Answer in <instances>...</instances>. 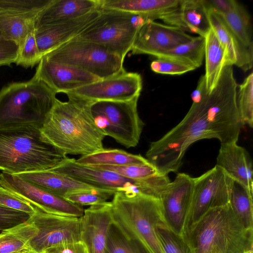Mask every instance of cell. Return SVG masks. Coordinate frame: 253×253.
<instances>
[{
    "instance_id": "52a82bcc",
    "label": "cell",
    "mask_w": 253,
    "mask_h": 253,
    "mask_svg": "<svg viewBox=\"0 0 253 253\" xmlns=\"http://www.w3.org/2000/svg\"><path fill=\"white\" fill-rule=\"evenodd\" d=\"M148 21L141 15L100 8L99 16L75 38L102 45L125 59L139 29Z\"/></svg>"
},
{
    "instance_id": "3957f363",
    "label": "cell",
    "mask_w": 253,
    "mask_h": 253,
    "mask_svg": "<svg viewBox=\"0 0 253 253\" xmlns=\"http://www.w3.org/2000/svg\"><path fill=\"white\" fill-rule=\"evenodd\" d=\"M67 155L42 135L41 128L24 126L0 129V170L13 174L49 170Z\"/></svg>"
},
{
    "instance_id": "603a6c76",
    "label": "cell",
    "mask_w": 253,
    "mask_h": 253,
    "mask_svg": "<svg viewBox=\"0 0 253 253\" xmlns=\"http://www.w3.org/2000/svg\"><path fill=\"white\" fill-rule=\"evenodd\" d=\"M100 8V0H52L37 14L34 30L78 18Z\"/></svg>"
},
{
    "instance_id": "d4e9b609",
    "label": "cell",
    "mask_w": 253,
    "mask_h": 253,
    "mask_svg": "<svg viewBox=\"0 0 253 253\" xmlns=\"http://www.w3.org/2000/svg\"><path fill=\"white\" fill-rule=\"evenodd\" d=\"M100 8L141 15L151 21L162 19L176 10L181 0H100Z\"/></svg>"
},
{
    "instance_id": "5b68a950",
    "label": "cell",
    "mask_w": 253,
    "mask_h": 253,
    "mask_svg": "<svg viewBox=\"0 0 253 253\" xmlns=\"http://www.w3.org/2000/svg\"><path fill=\"white\" fill-rule=\"evenodd\" d=\"M111 203L113 222L126 237L149 253H165L156 232L158 225L165 222L158 198L117 191Z\"/></svg>"
},
{
    "instance_id": "e575fe53",
    "label": "cell",
    "mask_w": 253,
    "mask_h": 253,
    "mask_svg": "<svg viewBox=\"0 0 253 253\" xmlns=\"http://www.w3.org/2000/svg\"><path fill=\"white\" fill-rule=\"evenodd\" d=\"M156 232L165 253H193L185 238L170 229L165 222L158 225Z\"/></svg>"
},
{
    "instance_id": "277c9868",
    "label": "cell",
    "mask_w": 253,
    "mask_h": 253,
    "mask_svg": "<svg viewBox=\"0 0 253 253\" xmlns=\"http://www.w3.org/2000/svg\"><path fill=\"white\" fill-rule=\"evenodd\" d=\"M183 236L193 253L253 250V229L244 227L229 204L208 211Z\"/></svg>"
},
{
    "instance_id": "4fadbf2b",
    "label": "cell",
    "mask_w": 253,
    "mask_h": 253,
    "mask_svg": "<svg viewBox=\"0 0 253 253\" xmlns=\"http://www.w3.org/2000/svg\"><path fill=\"white\" fill-rule=\"evenodd\" d=\"M97 188L127 193H140L143 179H131L113 171L100 169L78 163L67 157L51 170Z\"/></svg>"
},
{
    "instance_id": "60d3db41",
    "label": "cell",
    "mask_w": 253,
    "mask_h": 253,
    "mask_svg": "<svg viewBox=\"0 0 253 253\" xmlns=\"http://www.w3.org/2000/svg\"><path fill=\"white\" fill-rule=\"evenodd\" d=\"M32 214L0 205V230H7L26 223Z\"/></svg>"
},
{
    "instance_id": "ac0fdd59",
    "label": "cell",
    "mask_w": 253,
    "mask_h": 253,
    "mask_svg": "<svg viewBox=\"0 0 253 253\" xmlns=\"http://www.w3.org/2000/svg\"><path fill=\"white\" fill-rule=\"evenodd\" d=\"M113 222L111 202L90 206L80 217L81 241L88 253H104Z\"/></svg>"
},
{
    "instance_id": "e0dca14e",
    "label": "cell",
    "mask_w": 253,
    "mask_h": 253,
    "mask_svg": "<svg viewBox=\"0 0 253 253\" xmlns=\"http://www.w3.org/2000/svg\"><path fill=\"white\" fill-rule=\"evenodd\" d=\"M56 93H67L101 79L74 66L58 63L42 57L34 76Z\"/></svg>"
},
{
    "instance_id": "c3c4849f",
    "label": "cell",
    "mask_w": 253,
    "mask_h": 253,
    "mask_svg": "<svg viewBox=\"0 0 253 253\" xmlns=\"http://www.w3.org/2000/svg\"><path fill=\"white\" fill-rule=\"evenodd\" d=\"M0 178H1V172H0Z\"/></svg>"
},
{
    "instance_id": "ffe728a7",
    "label": "cell",
    "mask_w": 253,
    "mask_h": 253,
    "mask_svg": "<svg viewBox=\"0 0 253 253\" xmlns=\"http://www.w3.org/2000/svg\"><path fill=\"white\" fill-rule=\"evenodd\" d=\"M208 11L211 29L224 49L226 65H235L244 72L250 70L253 64V51L238 40L220 15L210 9Z\"/></svg>"
},
{
    "instance_id": "bcb514c9",
    "label": "cell",
    "mask_w": 253,
    "mask_h": 253,
    "mask_svg": "<svg viewBox=\"0 0 253 253\" xmlns=\"http://www.w3.org/2000/svg\"><path fill=\"white\" fill-rule=\"evenodd\" d=\"M22 253H36L30 250H27L22 252Z\"/></svg>"
},
{
    "instance_id": "7402d4cb",
    "label": "cell",
    "mask_w": 253,
    "mask_h": 253,
    "mask_svg": "<svg viewBox=\"0 0 253 253\" xmlns=\"http://www.w3.org/2000/svg\"><path fill=\"white\" fill-rule=\"evenodd\" d=\"M162 20L167 25L203 37L211 29L204 0H181L178 8Z\"/></svg>"
},
{
    "instance_id": "ee69618b",
    "label": "cell",
    "mask_w": 253,
    "mask_h": 253,
    "mask_svg": "<svg viewBox=\"0 0 253 253\" xmlns=\"http://www.w3.org/2000/svg\"><path fill=\"white\" fill-rule=\"evenodd\" d=\"M43 253H88L81 241L64 243L46 249Z\"/></svg>"
},
{
    "instance_id": "1f68e13d",
    "label": "cell",
    "mask_w": 253,
    "mask_h": 253,
    "mask_svg": "<svg viewBox=\"0 0 253 253\" xmlns=\"http://www.w3.org/2000/svg\"><path fill=\"white\" fill-rule=\"evenodd\" d=\"M205 38L201 36L194 37L186 43L165 51L156 58H168L178 60L194 66L200 67L204 58Z\"/></svg>"
},
{
    "instance_id": "6da1fadb",
    "label": "cell",
    "mask_w": 253,
    "mask_h": 253,
    "mask_svg": "<svg viewBox=\"0 0 253 253\" xmlns=\"http://www.w3.org/2000/svg\"><path fill=\"white\" fill-rule=\"evenodd\" d=\"M209 93L206 90L177 125L151 142L146 159L160 173L176 172L188 148L200 140L215 138L220 143L237 142L244 125L240 117L214 110L209 103Z\"/></svg>"
},
{
    "instance_id": "8d00e7d4",
    "label": "cell",
    "mask_w": 253,
    "mask_h": 253,
    "mask_svg": "<svg viewBox=\"0 0 253 253\" xmlns=\"http://www.w3.org/2000/svg\"><path fill=\"white\" fill-rule=\"evenodd\" d=\"M116 191L108 189L84 191L66 195L64 198L79 206H93L105 203Z\"/></svg>"
},
{
    "instance_id": "74e56055",
    "label": "cell",
    "mask_w": 253,
    "mask_h": 253,
    "mask_svg": "<svg viewBox=\"0 0 253 253\" xmlns=\"http://www.w3.org/2000/svg\"><path fill=\"white\" fill-rule=\"evenodd\" d=\"M42 56L37 46L34 30L30 32L19 45L15 63L25 68L33 67L39 63Z\"/></svg>"
},
{
    "instance_id": "681fc988",
    "label": "cell",
    "mask_w": 253,
    "mask_h": 253,
    "mask_svg": "<svg viewBox=\"0 0 253 253\" xmlns=\"http://www.w3.org/2000/svg\"><path fill=\"white\" fill-rule=\"evenodd\" d=\"M22 253V252H18V253Z\"/></svg>"
},
{
    "instance_id": "30bf717a",
    "label": "cell",
    "mask_w": 253,
    "mask_h": 253,
    "mask_svg": "<svg viewBox=\"0 0 253 253\" xmlns=\"http://www.w3.org/2000/svg\"><path fill=\"white\" fill-rule=\"evenodd\" d=\"M232 179L215 165L194 178L193 193L183 235L210 210L229 204Z\"/></svg>"
},
{
    "instance_id": "f6af8a7d",
    "label": "cell",
    "mask_w": 253,
    "mask_h": 253,
    "mask_svg": "<svg viewBox=\"0 0 253 253\" xmlns=\"http://www.w3.org/2000/svg\"><path fill=\"white\" fill-rule=\"evenodd\" d=\"M207 9H210L220 15L230 12L238 1L235 0H204Z\"/></svg>"
},
{
    "instance_id": "484cf974",
    "label": "cell",
    "mask_w": 253,
    "mask_h": 253,
    "mask_svg": "<svg viewBox=\"0 0 253 253\" xmlns=\"http://www.w3.org/2000/svg\"><path fill=\"white\" fill-rule=\"evenodd\" d=\"M205 74L207 90L211 93L216 85L226 66L224 49L211 29L205 36Z\"/></svg>"
},
{
    "instance_id": "f546056e",
    "label": "cell",
    "mask_w": 253,
    "mask_h": 253,
    "mask_svg": "<svg viewBox=\"0 0 253 253\" xmlns=\"http://www.w3.org/2000/svg\"><path fill=\"white\" fill-rule=\"evenodd\" d=\"M30 221L0 234V253H16L29 250V243L38 233Z\"/></svg>"
},
{
    "instance_id": "8fae6325",
    "label": "cell",
    "mask_w": 253,
    "mask_h": 253,
    "mask_svg": "<svg viewBox=\"0 0 253 253\" xmlns=\"http://www.w3.org/2000/svg\"><path fill=\"white\" fill-rule=\"evenodd\" d=\"M29 221L37 228L29 241V250L43 253L60 244L81 241L80 217L59 215L37 209Z\"/></svg>"
},
{
    "instance_id": "f35d334b",
    "label": "cell",
    "mask_w": 253,
    "mask_h": 253,
    "mask_svg": "<svg viewBox=\"0 0 253 253\" xmlns=\"http://www.w3.org/2000/svg\"><path fill=\"white\" fill-rule=\"evenodd\" d=\"M52 0H0V11L24 13H39Z\"/></svg>"
},
{
    "instance_id": "d590c367",
    "label": "cell",
    "mask_w": 253,
    "mask_h": 253,
    "mask_svg": "<svg viewBox=\"0 0 253 253\" xmlns=\"http://www.w3.org/2000/svg\"><path fill=\"white\" fill-rule=\"evenodd\" d=\"M87 166L113 171L126 178L135 180L146 178L159 173L157 169L150 163L143 165H92Z\"/></svg>"
},
{
    "instance_id": "83f0119b",
    "label": "cell",
    "mask_w": 253,
    "mask_h": 253,
    "mask_svg": "<svg viewBox=\"0 0 253 253\" xmlns=\"http://www.w3.org/2000/svg\"><path fill=\"white\" fill-rule=\"evenodd\" d=\"M76 162L84 166L143 165L149 163L140 155L130 154L123 150L105 148L100 151L81 156Z\"/></svg>"
},
{
    "instance_id": "7a4b0ae2",
    "label": "cell",
    "mask_w": 253,
    "mask_h": 253,
    "mask_svg": "<svg viewBox=\"0 0 253 253\" xmlns=\"http://www.w3.org/2000/svg\"><path fill=\"white\" fill-rule=\"evenodd\" d=\"M68 100L57 98L41 128L43 137L66 155L82 156L104 149L105 135L95 124L92 101L67 93Z\"/></svg>"
},
{
    "instance_id": "9a60e30c",
    "label": "cell",
    "mask_w": 253,
    "mask_h": 253,
    "mask_svg": "<svg viewBox=\"0 0 253 253\" xmlns=\"http://www.w3.org/2000/svg\"><path fill=\"white\" fill-rule=\"evenodd\" d=\"M194 178L185 173H178L170 181L159 197L166 225L174 232L183 236L189 210Z\"/></svg>"
},
{
    "instance_id": "2e32d148",
    "label": "cell",
    "mask_w": 253,
    "mask_h": 253,
    "mask_svg": "<svg viewBox=\"0 0 253 253\" xmlns=\"http://www.w3.org/2000/svg\"><path fill=\"white\" fill-rule=\"evenodd\" d=\"M193 37L178 27L148 21L137 32L131 51L132 54H145L157 57L191 41Z\"/></svg>"
},
{
    "instance_id": "cb8c5ba5",
    "label": "cell",
    "mask_w": 253,
    "mask_h": 253,
    "mask_svg": "<svg viewBox=\"0 0 253 253\" xmlns=\"http://www.w3.org/2000/svg\"><path fill=\"white\" fill-rule=\"evenodd\" d=\"M15 175L38 188L63 198L72 193L100 189L51 170L37 171Z\"/></svg>"
},
{
    "instance_id": "b9f144b4",
    "label": "cell",
    "mask_w": 253,
    "mask_h": 253,
    "mask_svg": "<svg viewBox=\"0 0 253 253\" xmlns=\"http://www.w3.org/2000/svg\"><path fill=\"white\" fill-rule=\"evenodd\" d=\"M0 205L33 215L37 208L9 190L0 185Z\"/></svg>"
},
{
    "instance_id": "7dc6e473",
    "label": "cell",
    "mask_w": 253,
    "mask_h": 253,
    "mask_svg": "<svg viewBox=\"0 0 253 253\" xmlns=\"http://www.w3.org/2000/svg\"><path fill=\"white\" fill-rule=\"evenodd\" d=\"M247 253H253V250L251 251L248 252Z\"/></svg>"
},
{
    "instance_id": "4316f807",
    "label": "cell",
    "mask_w": 253,
    "mask_h": 253,
    "mask_svg": "<svg viewBox=\"0 0 253 253\" xmlns=\"http://www.w3.org/2000/svg\"><path fill=\"white\" fill-rule=\"evenodd\" d=\"M37 14L0 11V32L3 38L20 45L27 35L34 30V21Z\"/></svg>"
},
{
    "instance_id": "8992f818",
    "label": "cell",
    "mask_w": 253,
    "mask_h": 253,
    "mask_svg": "<svg viewBox=\"0 0 253 253\" xmlns=\"http://www.w3.org/2000/svg\"><path fill=\"white\" fill-rule=\"evenodd\" d=\"M56 93L33 77L14 83L0 91V129L24 126L41 128L57 98Z\"/></svg>"
},
{
    "instance_id": "d6986e66",
    "label": "cell",
    "mask_w": 253,
    "mask_h": 253,
    "mask_svg": "<svg viewBox=\"0 0 253 253\" xmlns=\"http://www.w3.org/2000/svg\"><path fill=\"white\" fill-rule=\"evenodd\" d=\"M100 13V8L78 18L34 30L37 46L42 57L78 36Z\"/></svg>"
},
{
    "instance_id": "7c38bea8",
    "label": "cell",
    "mask_w": 253,
    "mask_h": 253,
    "mask_svg": "<svg viewBox=\"0 0 253 253\" xmlns=\"http://www.w3.org/2000/svg\"><path fill=\"white\" fill-rule=\"evenodd\" d=\"M0 185L43 212L76 217L84 213L82 206L38 188L17 175L2 171Z\"/></svg>"
},
{
    "instance_id": "ab89813d",
    "label": "cell",
    "mask_w": 253,
    "mask_h": 253,
    "mask_svg": "<svg viewBox=\"0 0 253 253\" xmlns=\"http://www.w3.org/2000/svg\"><path fill=\"white\" fill-rule=\"evenodd\" d=\"M150 67L155 73L171 75H180L196 69L192 65L168 58H157Z\"/></svg>"
},
{
    "instance_id": "7bdbcfd3",
    "label": "cell",
    "mask_w": 253,
    "mask_h": 253,
    "mask_svg": "<svg viewBox=\"0 0 253 253\" xmlns=\"http://www.w3.org/2000/svg\"><path fill=\"white\" fill-rule=\"evenodd\" d=\"M19 48L18 44L4 39L0 32V66L10 65L15 63Z\"/></svg>"
},
{
    "instance_id": "d6a6232c",
    "label": "cell",
    "mask_w": 253,
    "mask_h": 253,
    "mask_svg": "<svg viewBox=\"0 0 253 253\" xmlns=\"http://www.w3.org/2000/svg\"><path fill=\"white\" fill-rule=\"evenodd\" d=\"M104 253H149L142 246L128 239L112 222Z\"/></svg>"
},
{
    "instance_id": "f1b7e54d",
    "label": "cell",
    "mask_w": 253,
    "mask_h": 253,
    "mask_svg": "<svg viewBox=\"0 0 253 253\" xmlns=\"http://www.w3.org/2000/svg\"><path fill=\"white\" fill-rule=\"evenodd\" d=\"M253 191L232 179L229 204L244 227L253 229Z\"/></svg>"
},
{
    "instance_id": "44dd1931",
    "label": "cell",
    "mask_w": 253,
    "mask_h": 253,
    "mask_svg": "<svg viewBox=\"0 0 253 253\" xmlns=\"http://www.w3.org/2000/svg\"><path fill=\"white\" fill-rule=\"evenodd\" d=\"M215 165L232 179L253 191L252 159L247 150L237 142L221 143Z\"/></svg>"
},
{
    "instance_id": "ba28073f",
    "label": "cell",
    "mask_w": 253,
    "mask_h": 253,
    "mask_svg": "<svg viewBox=\"0 0 253 253\" xmlns=\"http://www.w3.org/2000/svg\"><path fill=\"white\" fill-rule=\"evenodd\" d=\"M139 97L127 101H92L90 110L98 128L127 148L139 143L144 123L140 118Z\"/></svg>"
},
{
    "instance_id": "5bb4252c",
    "label": "cell",
    "mask_w": 253,
    "mask_h": 253,
    "mask_svg": "<svg viewBox=\"0 0 253 253\" xmlns=\"http://www.w3.org/2000/svg\"><path fill=\"white\" fill-rule=\"evenodd\" d=\"M142 88L141 75L125 71L67 93L92 101H127L139 97Z\"/></svg>"
},
{
    "instance_id": "9c48e42d",
    "label": "cell",
    "mask_w": 253,
    "mask_h": 253,
    "mask_svg": "<svg viewBox=\"0 0 253 253\" xmlns=\"http://www.w3.org/2000/svg\"><path fill=\"white\" fill-rule=\"evenodd\" d=\"M43 57L54 62L75 66L100 79L125 71L124 59L98 43L74 38Z\"/></svg>"
},
{
    "instance_id": "836d02e7",
    "label": "cell",
    "mask_w": 253,
    "mask_h": 253,
    "mask_svg": "<svg viewBox=\"0 0 253 253\" xmlns=\"http://www.w3.org/2000/svg\"><path fill=\"white\" fill-rule=\"evenodd\" d=\"M237 95L238 109L244 125L253 126V73L251 72L238 84Z\"/></svg>"
},
{
    "instance_id": "4dcf8cb0",
    "label": "cell",
    "mask_w": 253,
    "mask_h": 253,
    "mask_svg": "<svg viewBox=\"0 0 253 253\" xmlns=\"http://www.w3.org/2000/svg\"><path fill=\"white\" fill-rule=\"evenodd\" d=\"M220 16L238 40L246 47L253 51L251 19L246 8L238 2L230 12Z\"/></svg>"
}]
</instances>
